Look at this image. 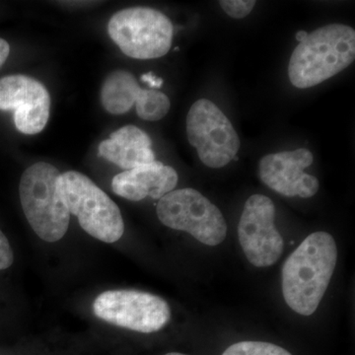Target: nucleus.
<instances>
[{"mask_svg":"<svg viewBox=\"0 0 355 355\" xmlns=\"http://www.w3.org/2000/svg\"><path fill=\"white\" fill-rule=\"evenodd\" d=\"M338 248L333 236L315 232L299 245L282 268L286 304L302 316L314 314L335 272Z\"/></svg>","mask_w":355,"mask_h":355,"instance_id":"obj_1","label":"nucleus"},{"mask_svg":"<svg viewBox=\"0 0 355 355\" xmlns=\"http://www.w3.org/2000/svg\"><path fill=\"white\" fill-rule=\"evenodd\" d=\"M355 58V31L343 24L318 28L292 53L288 77L300 89L314 87L349 67Z\"/></svg>","mask_w":355,"mask_h":355,"instance_id":"obj_2","label":"nucleus"},{"mask_svg":"<svg viewBox=\"0 0 355 355\" xmlns=\"http://www.w3.org/2000/svg\"><path fill=\"white\" fill-rule=\"evenodd\" d=\"M60 173L46 162L35 163L21 177L23 211L33 230L46 242H58L69 229L70 214L58 191Z\"/></svg>","mask_w":355,"mask_h":355,"instance_id":"obj_3","label":"nucleus"},{"mask_svg":"<svg viewBox=\"0 0 355 355\" xmlns=\"http://www.w3.org/2000/svg\"><path fill=\"white\" fill-rule=\"evenodd\" d=\"M58 191L69 214L77 217L89 235L105 243L121 239L125 232L121 210L92 180L76 171L62 173Z\"/></svg>","mask_w":355,"mask_h":355,"instance_id":"obj_4","label":"nucleus"},{"mask_svg":"<svg viewBox=\"0 0 355 355\" xmlns=\"http://www.w3.org/2000/svg\"><path fill=\"white\" fill-rule=\"evenodd\" d=\"M108 33L128 57L154 60L164 57L171 49L174 27L160 11L135 6L114 13L108 23Z\"/></svg>","mask_w":355,"mask_h":355,"instance_id":"obj_5","label":"nucleus"},{"mask_svg":"<svg viewBox=\"0 0 355 355\" xmlns=\"http://www.w3.org/2000/svg\"><path fill=\"white\" fill-rule=\"evenodd\" d=\"M157 216L167 227L184 231L207 246L221 244L227 234L220 210L193 189L172 191L161 198Z\"/></svg>","mask_w":355,"mask_h":355,"instance_id":"obj_6","label":"nucleus"},{"mask_svg":"<svg viewBox=\"0 0 355 355\" xmlns=\"http://www.w3.org/2000/svg\"><path fill=\"white\" fill-rule=\"evenodd\" d=\"M187 135L200 161L218 169L228 165L239 151L241 142L232 123L214 102L200 99L187 116Z\"/></svg>","mask_w":355,"mask_h":355,"instance_id":"obj_7","label":"nucleus"},{"mask_svg":"<svg viewBox=\"0 0 355 355\" xmlns=\"http://www.w3.org/2000/svg\"><path fill=\"white\" fill-rule=\"evenodd\" d=\"M93 312L107 323L144 334L160 331L171 319L164 299L137 291L103 292L93 303Z\"/></svg>","mask_w":355,"mask_h":355,"instance_id":"obj_8","label":"nucleus"},{"mask_svg":"<svg viewBox=\"0 0 355 355\" xmlns=\"http://www.w3.org/2000/svg\"><path fill=\"white\" fill-rule=\"evenodd\" d=\"M275 207L270 198L253 195L243 209L238 237L248 261L258 268L275 265L284 242L275 225Z\"/></svg>","mask_w":355,"mask_h":355,"instance_id":"obj_9","label":"nucleus"},{"mask_svg":"<svg viewBox=\"0 0 355 355\" xmlns=\"http://www.w3.org/2000/svg\"><path fill=\"white\" fill-rule=\"evenodd\" d=\"M0 110L14 111V123L24 135H37L50 119L51 97L44 84L27 76L0 79Z\"/></svg>","mask_w":355,"mask_h":355,"instance_id":"obj_10","label":"nucleus"},{"mask_svg":"<svg viewBox=\"0 0 355 355\" xmlns=\"http://www.w3.org/2000/svg\"><path fill=\"white\" fill-rule=\"evenodd\" d=\"M101 103L113 114L128 113L135 105L139 118L148 121L162 120L171 107L167 95L154 89H142L135 76L123 69L114 70L105 79Z\"/></svg>","mask_w":355,"mask_h":355,"instance_id":"obj_11","label":"nucleus"},{"mask_svg":"<svg viewBox=\"0 0 355 355\" xmlns=\"http://www.w3.org/2000/svg\"><path fill=\"white\" fill-rule=\"evenodd\" d=\"M313 161L312 153L306 148L268 154L261 159L259 176L266 186L284 197L312 198L319 191V181L304 170Z\"/></svg>","mask_w":355,"mask_h":355,"instance_id":"obj_12","label":"nucleus"},{"mask_svg":"<svg viewBox=\"0 0 355 355\" xmlns=\"http://www.w3.org/2000/svg\"><path fill=\"white\" fill-rule=\"evenodd\" d=\"M178 180L174 168L153 161L116 175L112 181V189L119 197L132 202H139L147 197L160 200L174 191Z\"/></svg>","mask_w":355,"mask_h":355,"instance_id":"obj_13","label":"nucleus"},{"mask_svg":"<svg viewBox=\"0 0 355 355\" xmlns=\"http://www.w3.org/2000/svg\"><path fill=\"white\" fill-rule=\"evenodd\" d=\"M99 155L128 171L155 161L153 140L144 130L128 125L112 133L100 144Z\"/></svg>","mask_w":355,"mask_h":355,"instance_id":"obj_14","label":"nucleus"},{"mask_svg":"<svg viewBox=\"0 0 355 355\" xmlns=\"http://www.w3.org/2000/svg\"><path fill=\"white\" fill-rule=\"evenodd\" d=\"M222 355H292L286 349L273 343L241 342L230 345Z\"/></svg>","mask_w":355,"mask_h":355,"instance_id":"obj_15","label":"nucleus"},{"mask_svg":"<svg viewBox=\"0 0 355 355\" xmlns=\"http://www.w3.org/2000/svg\"><path fill=\"white\" fill-rule=\"evenodd\" d=\"M219 4L225 13L234 19H242L253 10L256 1L254 0H221Z\"/></svg>","mask_w":355,"mask_h":355,"instance_id":"obj_16","label":"nucleus"},{"mask_svg":"<svg viewBox=\"0 0 355 355\" xmlns=\"http://www.w3.org/2000/svg\"><path fill=\"white\" fill-rule=\"evenodd\" d=\"M14 256L8 239L0 230V270H6L12 265Z\"/></svg>","mask_w":355,"mask_h":355,"instance_id":"obj_17","label":"nucleus"},{"mask_svg":"<svg viewBox=\"0 0 355 355\" xmlns=\"http://www.w3.org/2000/svg\"><path fill=\"white\" fill-rule=\"evenodd\" d=\"M140 80H141L142 83L147 84L149 87L154 89V90L162 87L163 83H164L162 78L156 76L153 72H148V73L142 74L141 77H140Z\"/></svg>","mask_w":355,"mask_h":355,"instance_id":"obj_18","label":"nucleus"},{"mask_svg":"<svg viewBox=\"0 0 355 355\" xmlns=\"http://www.w3.org/2000/svg\"><path fill=\"white\" fill-rule=\"evenodd\" d=\"M9 53H10V46L6 40L0 38V67L6 62Z\"/></svg>","mask_w":355,"mask_h":355,"instance_id":"obj_19","label":"nucleus"},{"mask_svg":"<svg viewBox=\"0 0 355 355\" xmlns=\"http://www.w3.org/2000/svg\"><path fill=\"white\" fill-rule=\"evenodd\" d=\"M307 35L308 33L306 31H299L297 32V34H296L295 38L297 40L299 43H301L303 40H305L306 37H307Z\"/></svg>","mask_w":355,"mask_h":355,"instance_id":"obj_20","label":"nucleus"},{"mask_svg":"<svg viewBox=\"0 0 355 355\" xmlns=\"http://www.w3.org/2000/svg\"><path fill=\"white\" fill-rule=\"evenodd\" d=\"M165 355H186V354H178V352H171V354H165Z\"/></svg>","mask_w":355,"mask_h":355,"instance_id":"obj_21","label":"nucleus"}]
</instances>
